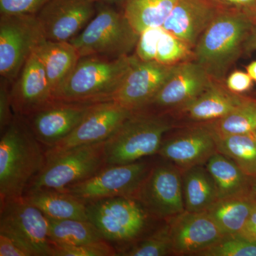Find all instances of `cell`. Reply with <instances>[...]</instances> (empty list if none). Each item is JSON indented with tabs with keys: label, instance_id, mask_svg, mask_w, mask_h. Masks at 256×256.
Instances as JSON below:
<instances>
[{
	"label": "cell",
	"instance_id": "obj_1",
	"mask_svg": "<svg viewBox=\"0 0 256 256\" xmlns=\"http://www.w3.org/2000/svg\"><path fill=\"white\" fill-rule=\"evenodd\" d=\"M44 148L26 118L14 114L0 139V203L24 195L46 164Z\"/></svg>",
	"mask_w": 256,
	"mask_h": 256
},
{
	"label": "cell",
	"instance_id": "obj_2",
	"mask_svg": "<svg viewBox=\"0 0 256 256\" xmlns=\"http://www.w3.org/2000/svg\"><path fill=\"white\" fill-rule=\"evenodd\" d=\"M254 22L242 8L224 5L194 48V60L220 82L244 50Z\"/></svg>",
	"mask_w": 256,
	"mask_h": 256
},
{
	"label": "cell",
	"instance_id": "obj_3",
	"mask_svg": "<svg viewBox=\"0 0 256 256\" xmlns=\"http://www.w3.org/2000/svg\"><path fill=\"white\" fill-rule=\"evenodd\" d=\"M136 56L80 57L73 72L56 94L54 100L102 102L110 100L132 67Z\"/></svg>",
	"mask_w": 256,
	"mask_h": 256
},
{
	"label": "cell",
	"instance_id": "obj_4",
	"mask_svg": "<svg viewBox=\"0 0 256 256\" xmlns=\"http://www.w3.org/2000/svg\"><path fill=\"white\" fill-rule=\"evenodd\" d=\"M174 126L169 114L134 111L106 140L107 164H130L158 154L164 134Z\"/></svg>",
	"mask_w": 256,
	"mask_h": 256
},
{
	"label": "cell",
	"instance_id": "obj_5",
	"mask_svg": "<svg viewBox=\"0 0 256 256\" xmlns=\"http://www.w3.org/2000/svg\"><path fill=\"white\" fill-rule=\"evenodd\" d=\"M139 34L134 31L122 12L114 6L98 3L92 21L70 40L79 56L116 57L129 55L136 48Z\"/></svg>",
	"mask_w": 256,
	"mask_h": 256
},
{
	"label": "cell",
	"instance_id": "obj_6",
	"mask_svg": "<svg viewBox=\"0 0 256 256\" xmlns=\"http://www.w3.org/2000/svg\"><path fill=\"white\" fill-rule=\"evenodd\" d=\"M88 218L107 242L124 247L142 238L154 218L140 202L114 197L86 204Z\"/></svg>",
	"mask_w": 256,
	"mask_h": 256
},
{
	"label": "cell",
	"instance_id": "obj_7",
	"mask_svg": "<svg viewBox=\"0 0 256 256\" xmlns=\"http://www.w3.org/2000/svg\"><path fill=\"white\" fill-rule=\"evenodd\" d=\"M106 141L74 148L46 160L26 192L65 188L92 178L107 166ZM25 192V193H26Z\"/></svg>",
	"mask_w": 256,
	"mask_h": 256
},
{
	"label": "cell",
	"instance_id": "obj_8",
	"mask_svg": "<svg viewBox=\"0 0 256 256\" xmlns=\"http://www.w3.org/2000/svg\"><path fill=\"white\" fill-rule=\"evenodd\" d=\"M0 234L14 239L32 256H54L47 217L24 196L0 203Z\"/></svg>",
	"mask_w": 256,
	"mask_h": 256
},
{
	"label": "cell",
	"instance_id": "obj_9",
	"mask_svg": "<svg viewBox=\"0 0 256 256\" xmlns=\"http://www.w3.org/2000/svg\"><path fill=\"white\" fill-rule=\"evenodd\" d=\"M45 37L36 14H1L0 75L12 84Z\"/></svg>",
	"mask_w": 256,
	"mask_h": 256
},
{
	"label": "cell",
	"instance_id": "obj_10",
	"mask_svg": "<svg viewBox=\"0 0 256 256\" xmlns=\"http://www.w3.org/2000/svg\"><path fill=\"white\" fill-rule=\"evenodd\" d=\"M152 168L146 162L107 165L92 178L62 191L72 194L86 204L114 197L134 198Z\"/></svg>",
	"mask_w": 256,
	"mask_h": 256
},
{
	"label": "cell",
	"instance_id": "obj_11",
	"mask_svg": "<svg viewBox=\"0 0 256 256\" xmlns=\"http://www.w3.org/2000/svg\"><path fill=\"white\" fill-rule=\"evenodd\" d=\"M166 162L152 166L134 197L153 218L165 220L185 210L182 170Z\"/></svg>",
	"mask_w": 256,
	"mask_h": 256
},
{
	"label": "cell",
	"instance_id": "obj_12",
	"mask_svg": "<svg viewBox=\"0 0 256 256\" xmlns=\"http://www.w3.org/2000/svg\"><path fill=\"white\" fill-rule=\"evenodd\" d=\"M132 112L114 100L96 102L73 132L46 150V160L78 146L106 141Z\"/></svg>",
	"mask_w": 256,
	"mask_h": 256
},
{
	"label": "cell",
	"instance_id": "obj_13",
	"mask_svg": "<svg viewBox=\"0 0 256 256\" xmlns=\"http://www.w3.org/2000/svg\"><path fill=\"white\" fill-rule=\"evenodd\" d=\"M214 82L194 60L178 64L154 98L141 110L170 114L196 98Z\"/></svg>",
	"mask_w": 256,
	"mask_h": 256
},
{
	"label": "cell",
	"instance_id": "obj_14",
	"mask_svg": "<svg viewBox=\"0 0 256 256\" xmlns=\"http://www.w3.org/2000/svg\"><path fill=\"white\" fill-rule=\"evenodd\" d=\"M96 0H50L36 16L46 40L70 42L92 21Z\"/></svg>",
	"mask_w": 256,
	"mask_h": 256
},
{
	"label": "cell",
	"instance_id": "obj_15",
	"mask_svg": "<svg viewBox=\"0 0 256 256\" xmlns=\"http://www.w3.org/2000/svg\"><path fill=\"white\" fill-rule=\"evenodd\" d=\"M95 104L54 100L24 118L36 139L46 150L73 132Z\"/></svg>",
	"mask_w": 256,
	"mask_h": 256
},
{
	"label": "cell",
	"instance_id": "obj_16",
	"mask_svg": "<svg viewBox=\"0 0 256 256\" xmlns=\"http://www.w3.org/2000/svg\"><path fill=\"white\" fill-rule=\"evenodd\" d=\"M218 152L215 133L210 124H195L163 140L158 154L183 171L204 165Z\"/></svg>",
	"mask_w": 256,
	"mask_h": 256
},
{
	"label": "cell",
	"instance_id": "obj_17",
	"mask_svg": "<svg viewBox=\"0 0 256 256\" xmlns=\"http://www.w3.org/2000/svg\"><path fill=\"white\" fill-rule=\"evenodd\" d=\"M173 67L156 62H142L136 56L122 85L110 100L133 112L142 110L164 85Z\"/></svg>",
	"mask_w": 256,
	"mask_h": 256
},
{
	"label": "cell",
	"instance_id": "obj_18",
	"mask_svg": "<svg viewBox=\"0 0 256 256\" xmlns=\"http://www.w3.org/2000/svg\"><path fill=\"white\" fill-rule=\"evenodd\" d=\"M168 220L174 255L198 256L226 236L207 212L184 210Z\"/></svg>",
	"mask_w": 256,
	"mask_h": 256
},
{
	"label": "cell",
	"instance_id": "obj_19",
	"mask_svg": "<svg viewBox=\"0 0 256 256\" xmlns=\"http://www.w3.org/2000/svg\"><path fill=\"white\" fill-rule=\"evenodd\" d=\"M12 107L18 116H30L54 101L43 64L34 52L10 87Z\"/></svg>",
	"mask_w": 256,
	"mask_h": 256
},
{
	"label": "cell",
	"instance_id": "obj_20",
	"mask_svg": "<svg viewBox=\"0 0 256 256\" xmlns=\"http://www.w3.org/2000/svg\"><path fill=\"white\" fill-rule=\"evenodd\" d=\"M224 5L218 0H178L162 28L194 48Z\"/></svg>",
	"mask_w": 256,
	"mask_h": 256
},
{
	"label": "cell",
	"instance_id": "obj_21",
	"mask_svg": "<svg viewBox=\"0 0 256 256\" xmlns=\"http://www.w3.org/2000/svg\"><path fill=\"white\" fill-rule=\"evenodd\" d=\"M248 97L234 94L214 82L206 90L176 112L195 124L212 122L236 108Z\"/></svg>",
	"mask_w": 256,
	"mask_h": 256
},
{
	"label": "cell",
	"instance_id": "obj_22",
	"mask_svg": "<svg viewBox=\"0 0 256 256\" xmlns=\"http://www.w3.org/2000/svg\"><path fill=\"white\" fill-rule=\"evenodd\" d=\"M34 52L43 64L54 99L80 56L70 42H54L46 38L37 46Z\"/></svg>",
	"mask_w": 256,
	"mask_h": 256
},
{
	"label": "cell",
	"instance_id": "obj_23",
	"mask_svg": "<svg viewBox=\"0 0 256 256\" xmlns=\"http://www.w3.org/2000/svg\"><path fill=\"white\" fill-rule=\"evenodd\" d=\"M23 196L48 218L88 220L86 204L68 192L40 190L26 192Z\"/></svg>",
	"mask_w": 256,
	"mask_h": 256
},
{
	"label": "cell",
	"instance_id": "obj_24",
	"mask_svg": "<svg viewBox=\"0 0 256 256\" xmlns=\"http://www.w3.org/2000/svg\"><path fill=\"white\" fill-rule=\"evenodd\" d=\"M185 210L206 212L218 201V190L205 165L182 171Z\"/></svg>",
	"mask_w": 256,
	"mask_h": 256
},
{
	"label": "cell",
	"instance_id": "obj_25",
	"mask_svg": "<svg viewBox=\"0 0 256 256\" xmlns=\"http://www.w3.org/2000/svg\"><path fill=\"white\" fill-rule=\"evenodd\" d=\"M204 165L214 180L218 200L252 193V178L228 156L217 152Z\"/></svg>",
	"mask_w": 256,
	"mask_h": 256
},
{
	"label": "cell",
	"instance_id": "obj_26",
	"mask_svg": "<svg viewBox=\"0 0 256 256\" xmlns=\"http://www.w3.org/2000/svg\"><path fill=\"white\" fill-rule=\"evenodd\" d=\"M256 204V195L228 197L218 200L207 213L226 235L242 234Z\"/></svg>",
	"mask_w": 256,
	"mask_h": 256
},
{
	"label": "cell",
	"instance_id": "obj_27",
	"mask_svg": "<svg viewBox=\"0 0 256 256\" xmlns=\"http://www.w3.org/2000/svg\"><path fill=\"white\" fill-rule=\"evenodd\" d=\"M178 0H126L122 12L134 31L162 26Z\"/></svg>",
	"mask_w": 256,
	"mask_h": 256
},
{
	"label": "cell",
	"instance_id": "obj_28",
	"mask_svg": "<svg viewBox=\"0 0 256 256\" xmlns=\"http://www.w3.org/2000/svg\"><path fill=\"white\" fill-rule=\"evenodd\" d=\"M47 220L50 238L54 245L78 246L105 240L98 229L89 220H56L48 217Z\"/></svg>",
	"mask_w": 256,
	"mask_h": 256
},
{
	"label": "cell",
	"instance_id": "obj_29",
	"mask_svg": "<svg viewBox=\"0 0 256 256\" xmlns=\"http://www.w3.org/2000/svg\"><path fill=\"white\" fill-rule=\"evenodd\" d=\"M215 136L218 152L234 160L250 178H256V140L252 134Z\"/></svg>",
	"mask_w": 256,
	"mask_h": 256
},
{
	"label": "cell",
	"instance_id": "obj_30",
	"mask_svg": "<svg viewBox=\"0 0 256 256\" xmlns=\"http://www.w3.org/2000/svg\"><path fill=\"white\" fill-rule=\"evenodd\" d=\"M208 124L217 136L252 134L256 130V99L248 98L230 114Z\"/></svg>",
	"mask_w": 256,
	"mask_h": 256
},
{
	"label": "cell",
	"instance_id": "obj_31",
	"mask_svg": "<svg viewBox=\"0 0 256 256\" xmlns=\"http://www.w3.org/2000/svg\"><path fill=\"white\" fill-rule=\"evenodd\" d=\"M170 254L173 252L169 220H165L164 225L150 235L140 238L118 252V256H164Z\"/></svg>",
	"mask_w": 256,
	"mask_h": 256
},
{
	"label": "cell",
	"instance_id": "obj_32",
	"mask_svg": "<svg viewBox=\"0 0 256 256\" xmlns=\"http://www.w3.org/2000/svg\"><path fill=\"white\" fill-rule=\"evenodd\" d=\"M194 48L182 40L164 30L160 37L156 62L169 66L194 60Z\"/></svg>",
	"mask_w": 256,
	"mask_h": 256
},
{
	"label": "cell",
	"instance_id": "obj_33",
	"mask_svg": "<svg viewBox=\"0 0 256 256\" xmlns=\"http://www.w3.org/2000/svg\"><path fill=\"white\" fill-rule=\"evenodd\" d=\"M200 256H256V240L240 234L226 235L198 254Z\"/></svg>",
	"mask_w": 256,
	"mask_h": 256
},
{
	"label": "cell",
	"instance_id": "obj_34",
	"mask_svg": "<svg viewBox=\"0 0 256 256\" xmlns=\"http://www.w3.org/2000/svg\"><path fill=\"white\" fill-rule=\"evenodd\" d=\"M54 256H116L118 250L106 240L78 246L54 245Z\"/></svg>",
	"mask_w": 256,
	"mask_h": 256
},
{
	"label": "cell",
	"instance_id": "obj_35",
	"mask_svg": "<svg viewBox=\"0 0 256 256\" xmlns=\"http://www.w3.org/2000/svg\"><path fill=\"white\" fill-rule=\"evenodd\" d=\"M162 26L146 28L140 34L134 56L142 62H156L160 37L164 32Z\"/></svg>",
	"mask_w": 256,
	"mask_h": 256
},
{
	"label": "cell",
	"instance_id": "obj_36",
	"mask_svg": "<svg viewBox=\"0 0 256 256\" xmlns=\"http://www.w3.org/2000/svg\"><path fill=\"white\" fill-rule=\"evenodd\" d=\"M50 0H0V14H36Z\"/></svg>",
	"mask_w": 256,
	"mask_h": 256
},
{
	"label": "cell",
	"instance_id": "obj_37",
	"mask_svg": "<svg viewBox=\"0 0 256 256\" xmlns=\"http://www.w3.org/2000/svg\"><path fill=\"white\" fill-rule=\"evenodd\" d=\"M11 82L5 79H2L0 86V131L4 132L14 118V114L12 107L10 97Z\"/></svg>",
	"mask_w": 256,
	"mask_h": 256
},
{
	"label": "cell",
	"instance_id": "obj_38",
	"mask_svg": "<svg viewBox=\"0 0 256 256\" xmlns=\"http://www.w3.org/2000/svg\"><path fill=\"white\" fill-rule=\"evenodd\" d=\"M252 79L248 74L242 70H235L228 76L226 86L230 92L236 94L249 92L252 87Z\"/></svg>",
	"mask_w": 256,
	"mask_h": 256
},
{
	"label": "cell",
	"instance_id": "obj_39",
	"mask_svg": "<svg viewBox=\"0 0 256 256\" xmlns=\"http://www.w3.org/2000/svg\"><path fill=\"white\" fill-rule=\"evenodd\" d=\"M0 256H32L22 246L11 237L0 234Z\"/></svg>",
	"mask_w": 256,
	"mask_h": 256
},
{
	"label": "cell",
	"instance_id": "obj_40",
	"mask_svg": "<svg viewBox=\"0 0 256 256\" xmlns=\"http://www.w3.org/2000/svg\"><path fill=\"white\" fill-rule=\"evenodd\" d=\"M244 50L247 53L256 50V24H254V26L248 36L245 46H244Z\"/></svg>",
	"mask_w": 256,
	"mask_h": 256
},
{
	"label": "cell",
	"instance_id": "obj_41",
	"mask_svg": "<svg viewBox=\"0 0 256 256\" xmlns=\"http://www.w3.org/2000/svg\"><path fill=\"white\" fill-rule=\"evenodd\" d=\"M218 1L228 6L244 8L254 4L256 0H218Z\"/></svg>",
	"mask_w": 256,
	"mask_h": 256
},
{
	"label": "cell",
	"instance_id": "obj_42",
	"mask_svg": "<svg viewBox=\"0 0 256 256\" xmlns=\"http://www.w3.org/2000/svg\"><path fill=\"white\" fill-rule=\"evenodd\" d=\"M245 12L248 15L249 18L252 20V22L256 24V1L254 4L246 8H242Z\"/></svg>",
	"mask_w": 256,
	"mask_h": 256
},
{
	"label": "cell",
	"instance_id": "obj_43",
	"mask_svg": "<svg viewBox=\"0 0 256 256\" xmlns=\"http://www.w3.org/2000/svg\"><path fill=\"white\" fill-rule=\"evenodd\" d=\"M246 72L252 77V80L256 82V60L252 62L246 67Z\"/></svg>",
	"mask_w": 256,
	"mask_h": 256
},
{
	"label": "cell",
	"instance_id": "obj_44",
	"mask_svg": "<svg viewBox=\"0 0 256 256\" xmlns=\"http://www.w3.org/2000/svg\"><path fill=\"white\" fill-rule=\"evenodd\" d=\"M240 235L252 240H256V227L255 228H246L242 232Z\"/></svg>",
	"mask_w": 256,
	"mask_h": 256
},
{
	"label": "cell",
	"instance_id": "obj_45",
	"mask_svg": "<svg viewBox=\"0 0 256 256\" xmlns=\"http://www.w3.org/2000/svg\"><path fill=\"white\" fill-rule=\"evenodd\" d=\"M126 0H96L98 3H104V4L112 5H120L122 6L124 4Z\"/></svg>",
	"mask_w": 256,
	"mask_h": 256
},
{
	"label": "cell",
	"instance_id": "obj_46",
	"mask_svg": "<svg viewBox=\"0 0 256 256\" xmlns=\"http://www.w3.org/2000/svg\"><path fill=\"white\" fill-rule=\"evenodd\" d=\"M252 193L255 194L256 195V178H252Z\"/></svg>",
	"mask_w": 256,
	"mask_h": 256
},
{
	"label": "cell",
	"instance_id": "obj_47",
	"mask_svg": "<svg viewBox=\"0 0 256 256\" xmlns=\"http://www.w3.org/2000/svg\"><path fill=\"white\" fill-rule=\"evenodd\" d=\"M252 136H254V138H255L256 140V130L254 131V132H252Z\"/></svg>",
	"mask_w": 256,
	"mask_h": 256
}]
</instances>
